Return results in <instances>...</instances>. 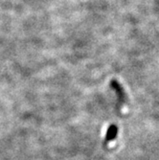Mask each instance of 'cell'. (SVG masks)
Here are the masks:
<instances>
[{
  "mask_svg": "<svg viewBox=\"0 0 159 160\" xmlns=\"http://www.w3.org/2000/svg\"><path fill=\"white\" fill-rule=\"evenodd\" d=\"M117 132H118V128L117 126L115 125H111L107 132V136H106V140L108 142V141H112L113 139H115V137H116L117 135Z\"/></svg>",
  "mask_w": 159,
  "mask_h": 160,
  "instance_id": "cell-1",
  "label": "cell"
}]
</instances>
